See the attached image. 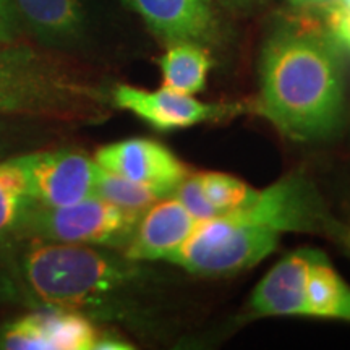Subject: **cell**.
Returning a JSON list of instances; mask_svg holds the SVG:
<instances>
[{"label": "cell", "mask_w": 350, "mask_h": 350, "mask_svg": "<svg viewBox=\"0 0 350 350\" xmlns=\"http://www.w3.org/2000/svg\"><path fill=\"white\" fill-rule=\"evenodd\" d=\"M344 99L342 44L304 18L279 21L262 44L260 111L297 142L326 138Z\"/></svg>", "instance_id": "1"}, {"label": "cell", "mask_w": 350, "mask_h": 350, "mask_svg": "<svg viewBox=\"0 0 350 350\" xmlns=\"http://www.w3.org/2000/svg\"><path fill=\"white\" fill-rule=\"evenodd\" d=\"M112 250L33 240L16 274L26 297L44 308L112 317L124 312L126 299L148 281L142 261Z\"/></svg>", "instance_id": "2"}, {"label": "cell", "mask_w": 350, "mask_h": 350, "mask_svg": "<svg viewBox=\"0 0 350 350\" xmlns=\"http://www.w3.org/2000/svg\"><path fill=\"white\" fill-rule=\"evenodd\" d=\"M106 93L29 46L0 44V113L78 122L104 117Z\"/></svg>", "instance_id": "3"}, {"label": "cell", "mask_w": 350, "mask_h": 350, "mask_svg": "<svg viewBox=\"0 0 350 350\" xmlns=\"http://www.w3.org/2000/svg\"><path fill=\"white\" fill-rule=\"evenodd\" d=\"M281 232L242 219L219 216L198 221L169 262L196 275H227L253 268L279 245Z\"/></svg>", "instance_id": "4"}, {"label": "cell", "mask_w": 350, "mask_h": 350, "mask_svg": "<svg viewBox=\"0 0 350 350\" xmlns=\"http://www.w3.org/2000/svg\"><path fill=\"white\" fill-rule=\"evenodd\" d=\"M139 217L142 214L125 211L96 196L64 206L33 201L21 222L18 239L98 245L116 250L126 247Z\"/></svg>", "instance_id": "5"}, {"label": "cell", "mask_w": 350, "mask_h": 350, "mask_svg": "<svg viewBox=\"0 0 350 350\" xmlns=\"http://www.w3.org/2000/svg\"><path fill=\"white\" fill-rule=\"evenodd\" d=\"M226 216L278 232H323L350 242V234L327 214L317 190L300 174L286 175L265 190H258L247 206Z\"/></svg>", "instance_id": "6"}, {"label": "cell", "mask_w": 350, "mask_h": 350, "mask_svg": "<svg viewBox=\"0 0 350 350\" xmlns=\"http://www.w3.org/2000/svg\"><path fill=\"white\" fill-rule=\"evenodd\" d=\"M31 198L46 206H64L94 196L99 165L85 152L51 150L16 156Z\"/></svg>", "instance_id": "7"}, {"label": "cell", "mask_w": 350, "mask_h": 350, "mask_svg": "<svg viewBox=\"0 0 350 350\" xmlns=\"http://www.w3.org/2000/svg\"><path fill=\"white\" fill-rule=\"evenodd\" d=\"M157 39L196 44L211 51L221 47L226 29L213 0H125Z\"/></svg>", "instance_id": "8"}, {"label": "cell", "mask_w": 350, "mask_h": 350, "mask_svg": "<svg viewBox=\"0 0 350 350\" xmlns=\"http://www.w3.org/2000/svg\"><path fill=\"white\" fill-rule=\"evenodd\" d=\"M94 161L103 169L151 188L161 198L177 190L188 170L163 143L148 138H129L103 146Z\"/></svg>", "instance_id": "9"}, {"label": "cell", "mask_w": 350, "mask_h": 350, "mask_svg": "<svg viewBox=\"0 0 350 350\" xmlns=\"http://www.w3.org/2000/svg\"><path fill=\"white\" fill-rule=\"evenodd\" d=\"M111 100L116 107L129 111L156 130L188 129L203 122L221 120L239 112V106L201 103L191 94L175 93L163 86L159 91H146L129 85H117Z\"/></svg>", "instance_id": "10"}, {"label": "cell", "mask_w": 350, "mask_h": 350, "mask_svg": "<svg viewBox=\"0 0 350 350\" xmlns=\"http://www.w3.org/2000/svg\"><path fill=\"white\" fill-rule=\"evenodd\" d=\"M198 221L174 196L156 201L142 214L124 255L135 261H167L195 230Z\"/></svg>", "instance_id": "11"}, {"label": "cell", "mask_w": 350, "mask_h": 350, "mask_svg": "<svg viewBox=\"0 0 350 350\" xmlns=\"http://www.w3.org/2000/svg\"><path fill=\"white\" fill-rule=\"evenodd\" d=\"M318 250L300 248L282 258L253 291L250 308L256 317H306L308 273Z\"/></svg>", "instance_id": "12"}, {"label": "cell", "mask_w": 350, "mask_h": 350, "mask_svg": "<svg viewBox=\"0 0 350 350\" xmlns=\"http://www.w3.org/2000/svg\"><path fill=\"white\" fill-rule=\"evenodd\" d=\"M13 5L20 21L44 44L72 46L85 34L81 0H13Z\"/></svg>", "instance_id": "13"}, {"label": "cell", "mask_w": 350, "mask_h": 350, "mask_svg": "<svg viewBox=\"0 0 350 350\" xmlns=\"http://www.w3.org/2000/svg\"><path fill=\"white\" fill-rule=\"evenodd\" d=\"M306 317L350 321V287L336 273L321 252H317L310 265Z\"/></svg>", "instance_id": "14"}, {"label": "cell", "mask_w": 350, "mask_h": 350, "mask_svg": "<svg viewBox=\"0 0 350 350\" xmlns=\"http://www.w3.org/2000/svg\"><path fill=\"white\" fill-rule=\"evenodd\" d=\"M164 88L182 94H196L204 90L211 68V55L196 44L169 46L159 60Z\"/></svg>", "instance_id": "15"}, {"label": "cell", "mask_w": 350, "mask_h": 350, "mask_svg": "<svg viewBox=\"0 0 350 350\" xmlns=\"http://www.w3.org/2000/svg\"><path fill=\"white\" fill-rule=\"evenodd\" d=\"M46 350H88L93 349L98 332L90 318L78 312L46 308L34 313Z\"/></svg>", "instance_id": "16"}, {"label": "cell", "mask_w": 350, "mask_h": 350, "mask_svg": "<svg viewBox=\"0 0 350 350\" xmlns=\"http://www.w3.org/2000/svg\"><path fill=\"white\" fill-rule=\"evenodd\" d=\"M33 201L16 156L0 161V243L18 239L21 222Z\"/></svg>", "instance_id": "17"}, {"label": "cell", "mask_w": 350, "mask_h": 350, "mask_svg": "<svg viewBox=\"0 0 350 350\" xmlns=\"http://www.w3.org/2000/svg\"><path fill=\"white\" fill-rule=\"evenodd\" d=\"M94 196L107 201L113 206L137 214H143L156 201L163 200L151 188L131 182L122 175L109 172L100 165L98 169V177H96Z\"/></svg>", "instance_id": "18"}, {"label": "cell", "mask_w": 350, "mask_h": 350, "mask_svg": "<svg viewBox=\"0 0 350 350\" xmlns=\"http://www.w3.org/2000/svg\"><path fill=\"white\" fill-rule=\"evenodd\" d=\"M196 175H198L204 196L219 216H226V214L245 208L255 198L258 191L229 174L200 172Z\"/></svg>", "instance_id": "19"}, {"label": "cell", "mask_w": 350, "mask_h": 350, "mask_svg": "<svg viewBox=\"0 0 350 350\" xmlns=\"http://www.w3.org/2000/svg\"><path fill=\"white\" fill-rule=\"evenodd\" d=\"M34 122L38 119L0 113V161L23 154L21 151L31 142V124Z\"/></svg>", "instance_id": "20"}, {"label": "cell", "mask_w": 350, "mask_h": 350, "mask_svg": "<svg viewBox=\"0 0 350 350\" xmlns=\"http://www.w3.org/2000/svg\"><path fill=\"white\" fill-rule=\"evenodd\" d=\"M174 198H177L183 206L187 208V211L193 216L196 221H206V219L219 217L206 196L203 193V188L200 185L198 175H187L183 178L180 185L177 187V190L174 191Z\"/></svg>", "instance_id": "21"}, {"label": "cell", "mask_w": 350, "mask_h": 350, "mask_svg": "<svg viewBox=\"0 0 350 350\" xmlns=\"http://www.w3.org/2000/svg\"><path fill=\"white\" fill-rule=\"evenodd\" d=\"M20 34V18L13 0H0V44L16 42Z\"/></svg>", "instance_id": "22"}, {"label": "cell", "mask_w": 350, "mask_h": 350, "mask_svg": "<svg viewBox=\"0 0 350 350\" xmlns=\"http://www.w3.org/2000/svg\"><path fill=\"white\" fill-rule=\"evenodd\" d=\"M221 7H224L226 10L234 12V13H250L261 5H265L268 0H216Z\"/></svg>", "instance_id": "23"}, {"label": "cell", "mask_w": 350, "mask_h": 350, "mask_svg": "<svg viewBox=\"0 0 350 350\" xmlns=\"http://www.w3.org/2000/svg\"><path fill=\"white\" fill-rule=\"evenodd\" d=\"M96 350H126L131 349L129 342H124V340L116 339V338H98L93 345Z\"/></svg>", "instance_id": "24"}, {"label": "cell", "mask_w": 350, "mask_h": 350, "mask_svg": "<svg viewBox=\"0 0 350 350\" xmlns=\"http://www.w3.org/2000/svg\"><path fill=\"white\" fill-rule=\"evenodd\" d=\"M294 5L299 7H326L331 8L334 5H338L340 0H291Z\"/></svg>", "instance_id": "25"}, {"label": "cell", "mask_w": 350, "mask_h": 350, "mask_svg": "<svg viewBox=\"0 0 350 350\" xmlns=\"http://www.w3.org/2000/svg\"><path fill=\"white\" fill-rule=\"evenodd\" d=\"M340 2H342V0H340Z\"/></svg>", "instance_id": "26"}]
</instances>
